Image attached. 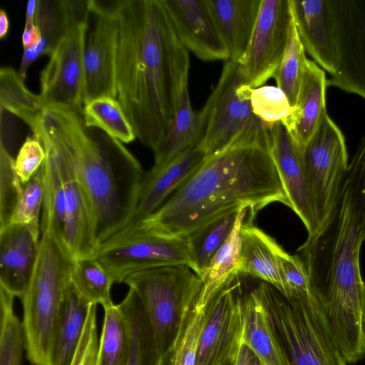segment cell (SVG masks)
Segmentation results:
<instances>
[{"instance_id":"obj_4","label":"cell","mask_w":365,"mask_h":365,"mask_svg":"<svg viewBox=\"0 0 365 365\" xmlns=\"http://www.w3.org/2000/svg\"><path fill=\"white\" fill-rule=\"evenodd\" d=\"M37 115L62 146L84 190L98 247L130 222L145 172L121 142L92 134L81 113L42 106Z\"/></svg>"},{"instance_id":"obj_38","label":"cell","mask_w":365,"mask_h":365,"mask_svg":"<svg viewBox=\"0 0 365 365\" xmlns=\"http://www.w3.org/2000/svg\"><path fill=\"white\" fill-rule=\"evenodd\" d=\"M196 303L187 314L171 348L173 365H195L199 339L208 310V304L204 307H198Z\"/></svg>"},{"instance_id":"obj_18","label":"cell","mask_w":365,"mask_h":365,"mask_svg":"<svg viewBox=\"0 0 365 365\" xmlns=\"http://www.w3.org/2000/svg\"><path fill=\"white\" fill-rule=\"evenodd\" d=\"M177 34L187 51L204 61L230 60L207 0H163Z\"/></svg>"},{"instance_id":"obj_46","label":"cell","mask_w":365,"mask_h":365,"mask_svg":"<svg viewBox=\"0 0 365 365\" xmlns=\"http://www.w3.org/2000/svg\"><path fill=\"white\" fill-rule=\"evenodd\" d=\"M234 365H262L256 354L246 344H242Z\"/></svg>"},{"instance_id":"obj_15","label":"cell","mask_w":365,"mask_h":365,"mask_svg":"<svg viewBox=\"0 0 365 365\" xmlns=\"http://www.w3.org/2000/svg\"><path fill=\"white\" fill-rule=\"evenodd\" d=\"M337 67L327 85L365 99V0H331Z\"/></svg>"},{"instance_id":"obj_52","label":"cell","mask_w":365,"mask_h":365,"mask_svg":"<svg viewBox=\"0 0 365 365\" xmlns=\"http://www.w3.org/2000/svg\"><path fill=\"white\" fill-rule=\"evenodd\" d=\"M232 365H234V364H232Z\"/></svg>"},{"instance_id":"obj_48","label":"cell","mask_w":365,"mask_h":365,"mask_svg":"<svg viewBox=\"0 0 365 365\" xmlns=\"http://www.w3.org/2000/svg\"><path fill=\"white\" fill-rule=\"evenodd\" d=\"M38 2V0H30L27 2L25 25L35 24Z\"/></svg>"},{"instance_id":"obj_21","label":"cell","mask_w":365,"mask_h":365,"mask_svg":"<svg viewBox=\"0 0 365 365\" xmlns=\"http://www.w3.org/2000/svg\"><path fill=\"white\" fill-rule=\"evenodd\" d=\"M205 157L206 155L196 147L158 171L145 172L138 191L134 212L123 229L134 226L156 211L190 178Z\"/></svg>"},{"instance_id":"obj_13","label":"cell","mask_w":365,"mask_h":365,"mask_svg":"<svg viewBox=\"0 0 365 365\" xmlns=\"http://www.w3.org/2000/svg\"><path fill=\"white\" fill-rule=\"evenodd\" d=\"M87 29L88 24L68 30L49 55L40 76L38 96L43 106L83 114Z\"/></svg>"},{"instance_id":"obj_9","label":"cell","mask_w":365,"mask_h":365,"mask_svg":"<svg viewBox=\"0 0 365 365\" xmlns=\"http://www.w3.org/2000/svg\"><path fill=\"white\" fill-rule=\"evenodd\" d=\"M302 155L319 231L337 204L349 165L344 136L327 112Z\"/></svg>"},{"instance_id":"obj_11","label":"cell","mask_w":365,"mask_h":365,"mask_svg":"<svg viewBox=\"0 0 365 365\" xmlns=\"http://www.w3.org/2000/svg\"><path fill=\"white\" fill-rule=\"evenodd\" d=\"M38 112V111H37ZM34 113L26 122L33 136L53 159L61 175L66 201V236L73 257L93 256L98 248L89 202L62 146L48 128Z\"/></svg>"},{"instance_id":"obj_7","label":"cell","mask_w":365,"mask_h":365,"mask_svg":"<svg viewBox=\"0 0 365 365\" xmlns=\"http://www.w3.org/2000/svg\"><path fill=\"white\" fill-rule=\"evenodd\" d=\"M123 283L138 295L148 315L158 357L174 345L202 287L199 276L187 265L152 268L133 273Z\"/></svg>"},{"instance_id":"obj_36","label":"cell","mask_w":365,"mask_h":365,"mask_svg":"<svg viewBox=\"0 0 365 365\" xmlns=\"http://www.w3.org/2000/svg\"><path fill=\"white\" fill-rule=\"evenodd\" d=\"M305 52L292 14V24L285 52L273 77L275 79L277 86L282 90L288 97L292 108L297 103L308 61Z\"/></svg>"},{"instance_id":"obj_1","label":"cell","mask_w":365,"mask_h":365,"mask_svg":"<svg viewBox=\"0 0 365 365\" xmlns=\"http://www.w3.org/2000/svg\"><path fill=\"white\" fill-rule=\"evenodd\" d=\"M111 7L118 25L117 100L136 138L154 153L187 88L189 52L163 0H118Z\"/></svg>"},{"instance_id":"obj_22","label":"cell","mask_w":365,"mask_h":365,"mask_svg":"<svg viewBox=\"0 0 365 365\" xmlns=\"http://www.w3.org/2000/svg\"><path fill=\"white\" fill-rule=\"evenodd\" d=\"M327 86L324 70L308 59L297 103L290 115L282 122L301 151L327 113Z\"/></svg>"},{"instance_id":"obj_24","label":"cell","mask_w":365,"mask_h":365,"mask_svg":"<svg viewBox=\"0 0 365 365\" xmlns=\"http://www.w3.org/2000/svg\"><path fill=\"white\" fill-rule=\"evenodd\" d=\"M242 309L243 344L256 354L262 365H291L275 327L253 289L242 296Z\"/></svg>"},{"instance_id":"obj_45","label":"cell","mask_w":365,"mask_h":365,"mask_svg":"<svg viewBox=\"0 0 365 365\" xmlns=\"http://www.w3.org/2000/svg\"><path fill=\"white\" fill-rule=\"evenodd\" d=\"M66 30L86 25L91 12L90 0H59Z\"/></svg>"},{"instance_id":"obj_51","label":"cell","mask_w":365,"mask_h":365,"mask_svg":"<svg viewBox=\"0 0 365 365\" xmlns=\"http://www.w3.org/2000/svg\"><path fill=\"white\" fill-rule=\"evenodd\" d=\"M361 329H362L364 339L365 341V318L362 320Z\"/></svg>"},{"instance_id":"obj_25","label":"cell","mask_w":365,"mask_h":365,"mask_svg":"<svg viewBox=\"0 0 365 365\" xmlns=\"http://www.w3.org/2000/svg\"><path fill=\"white\" fill-rule=\"evenodd\" d=\"M262 0H207L230 60L237 63L249 44Z\"/></svg>"},{"instance_id":"obj_17","label":"cell","mask_w":365,"mask_h":365,"mask_svg":"<svg viewBox=\"0 0 365 365\" xmlns=\"http://www.w3.org/2000/svg\"><path fill=\"white\" fill-rule=\"evenodd\" d=\"M270 154L289 202L308 236L318 232L302 151L282 122L269 126Z\"/></svg>"},{"instance_id":"obj_29","label":"cell","mask_w":365,"mask_h":365,"mask_svg":"<svg viewBox=\"0 0 365 365\" xmlns=\"http://www.w3.org/2000/svg\"><path fill=\"white\" fill-rule=\"evenodd\" d=\"M41 170L43 185V201L40 222L41 234H48L68 250L66 236V214L64 189L56 165L53 158L47 153Z\"/></svg>"},{"instance_id":"obj_16","label":"cell","mask_w":365,"mask_h":365,"mask_svg":"<svg viewBox=\"0 0 365 365\" xmlns=\"http://www.w3.org/2000/svg\"><path fill=\"white\" fill-rule=\"evenodd\" d=\"M97 16L95 28L86 41L84 54L83 105L94 98H117L115 73L118 36L117 19L111 1L90 0Z\"/></svg>"},{"instance_id":"obj_6","label":"cell","mask_w":365,"mask_h":365,"mask_svg":"<svg viewBox=\"0 0 365 365\" xmlns=\"http://www.w3.org/2000/svg\"><path fill=\"white\" fill-rule=\"evenodd\" d=\"M72 262L67 249L48 234H41L35 267L21 299L26 358L32 365H48L53 331L71 282Z\"/></svg>"},{"instance_id":"obj_30","label":"cell","mask_w":365,"mask_h":365,"mask_svg":"<svg viewBox=\"0 0 365 365\" xmlns=\"http://www.w3.org/2000/svg\"><path fill=\"white\" fill-rule=\"evenodd\" d=\"M130 327V345L128 365H159L152 329L144 307L135 292H128L118 304Z\"/></svg>"},{"instance_id":"obj_20","label":"cell","mask_w":365,"mask_h":365,"mask_svg":"<svg viewBox=\"0 0 365 365\" xmlns=\"http://www.w3.org/2000/svg\"><path fill=\"white\" fill-rule=\"evenodd\" d=\"M294 24L307 51L330 75L337 67L331 0H291Z\"/></svg>"},{"instance_id":"obj_49","label":"cell","mask_w":365,"mask_h":365,"mask_svg":"<svg viewBox=\"0 0 365 365\" xmlns=\"http://www.w3.org/2000/svg\"><path fill=\"white\" fill-rule=\"evenodd\" d=\"M9 31V20L5 10H0V38H5Z\"/></svg>"},{"instance_id":"obj_28","label":"cell","mask_w":365,"mask_h":365,"mask_svg":"<svg viewBox=\"0 0 365 365\" xmlns=\"http://www.w3.org/2000/svg\"><path fill=\"white\" fill-rule=\"evenodd\" d=\"M247 213L255 217L247 208H243L240 211L229 236L199 276L202 282V287L196 303L197 307H205L227 279L232 274H238L240 259V229L247 217Z\"/></svg>"},{"instance_id":"obj_34","label":"cell","mask_w":365,"mask_h":365,"mask_svg":"<svg viewBox=\"0 0 365 365\" xmlns=\"http://www.w3.org/2000/svg\"><path fill=\"white\" fill-rule=\"evenodd\" d=\"M98 365H128L130 333L128 322L118 304L104 307Z\"/></svg>"},{"instance_id":"obj_26","label":"cell","mask_w":365,"mask_h":365,"mask_svg":"<svg viewBox=\"0 0 365 365\" xmlns=\"http://www.w3.org/2000/svg\"><path fill=\"white\" fill-rule=\"evenodd\" d=\"M90 305L70 282L53 331L48 365H71L82 337Z\"/></svg>"},{"instance_id":"obj_37","label":"cell","mask_w":365,"mask_h":365,"mask_svg":"<svg viewBox=\"0 0 365 365\" xmlns=\"http://www.w3.org/2000/svg\"><path fill=\"white\" fill-rule=\"evenodd\" d=\"M14 296L0 286V365H21L24 333L14 311Z\"/></svg>"},{"instance_id":"obj_10","label":"cell","mask_w":365,"mask_h":365,"mask_svg":"<svg viewBox=\"0 0 365 365\" xmlns=\"http://www.w3.org/2000/svg\"><path fill=\"white\" fill-rule=\"evenodd\" d=\"M240 275L232 274L208 302L195 365L234 364L243 344Z\"/></svg>"},{"instance_id":"obj_42","label":"cell","mask_w":365,"mask_h":365,"mask_svg":"<svg viewBox=\"0 0 365 365\" xmlns=\"http://www.w3.org/2000/svg\"><path fill=\"white\" fill-rule=\"evenodd\" d=\"M277 257L285 297L299 299L307 296L311 292V288L304 267L299 257L287 253L279 245Z\"/></svg>"},{"instance_id":"obj_8","label":"cell","mask_w":365,"mask_h":365,"mask_svg":"<svg viewBox=\"0 0 365 365\" xmlns=\"http://www.w3.org/2000/svg\"><path fill=\"white\" fill-rule=\"evenodd\" d=\"M252 89L237 63L226 61L215 87L199 111L202 137L197 148L206 155L223 148L242 131L265 125L252 112Z\"/></svg>"},{"instance_id":"obj_39","label":"cell","mask_w":365,"mask_h":365,"mask_svg":"<svg viewBox=\"0 0 365 365\" xmlns=\"http://www.w3.org/2000/svg\"><path fill=\"white\" fill-rule=\"evenodd\" d=\"M250 103L254 115L267 126L283 122L292 110L288 97L277 86L252 88Z\"/></svg>"},{"instance_id":"obj_44","label":"cell","mask_w":365,"mask_h":365,"mask_svg":"<svg viewBox=\"0 0 365 365\" xmlns=\"http://www.w3.org/2000/svg\"><path fill=\"white\" fill-rule=\"evenodd\" d=\"M96 312L97 304H91L82 337L71 365H98L100 339Z\"/></svg>"},{"instance_id":"obj_12","label":"cell","mask_w":365,"mask_h":365,"mask_svg":"<svg viewBox=\"0 0 365 365\" xmlns=\"http://www.w3.org/2000/svg\"><path fill=\"white\" fill-rule=\"evenodd\" d=\"M292 11L291 0H262L257 19L239 69L252 88L273 78L287 47Z\"/></svg>"},{"instance_id":"obj_23","label":"cell","mask_w":365,"mask_h":365,"mask_svg":"<svg viewBox=\"0 0 365 365\" xmlns=\"http://www.w3.org/2000/svg\"><path fill=\"white\" fill-rule=\"evenodd\" d=\"M253 220L247 217L240 229V259L237 273L260 279L285 297L277 257L279 245L255 226Z\"/></svg>"},{"instance_id":"obj_35","label":"cell","mask_w":365,"mask_h":365,"mask_svg":"<svg viewBox=\"0 0 365 365\" xmlns=\"http://www.w3.org/2000/svg\"><path fill=\"white\" fill-rule=\"evenodd\" d=\"M71 282L88 302L100 304L103 308L113 304L110 289L114 282L93 256L73 259Z\"/></svg>"},{"instance_id":"obj_50","label":"cell","mask_w":365,"mask_h":365,"mask_svg":"<svg viewBox=\"0 0 365 365\" xmlns=\"http://www.w3.org/2000/svg\"><path fill=\"white\" fill-rule=\"evenodd\" d=\"M159 365H173L172 349H170L162 358H160Z\"/></svg>"},{"instance_id":"obj_5","label":"cell","mask_w":365,"mask_h":365,"mask_svg":"<svg viewBox=\"0 0 365 365\" xmlns=\"http://www.w3.org/2000/svg\"><path fill=\"white\" fill-rule=\"evenodd\" d=\"M280 338L291 365H348L319 297L288 299L269 284L253 289Z\"/></svg>"},{"instance_id":"obj_43","label":"cell","mask_w":365,"mask_h":365,"mask_svg":"<svg viewBox=\"0 0 365 365\" xmlns=\"http://www.w3.org/2000/svg\"><path fill=\"white\" fill-rule=\"evenodd\" d=\"M46 158L45 150L34 136L27 137L14 158V168L20 182L24 185L39 170Z\"/></svg>"},{"instance_id":"obj_19","label":"cell","mask_w":365,"mask_h":365,"mask_svg":"<svg viewBox=\"0 0 365 365\" xmlns=\"http://www.w3.org/2000/svg\"><path fill=\"white\" fill-rule=\"evenodd\" d=\"M41 231L9 224L0 228V286L21 299L30 282L38 256Z\"/></svg>"},{"instance_id":"obj_2","label":"cell","mask_w":365,"mask_h":365,"mask_svg":"<svg viewBox=\"0 0 365 365\" xmlns=\"http://www.w3.org/2000/svg\"><path fill=\"white\" fill-rule=\"evenodd\" d=\"M277 202L289 207L270 154L269 127L262 125L242 131L223 148L206 155L156 211L106 243L145 235L187 236L231 211L247 208L255 215Z\"/></svg>"},{"instance_id":"obj_3","label":"cell","mask_w":365,"mask_h":365,"mask_svg":"<svg viewBox=\"0 0 365 365\" xmlns=\"http://www.w3.org/2000/svg\"><path fill=\"white\" fill-rule=\"evenodd\" d=\"M364 241L365 136L349 162L333 212L317 233L308 236L296 253L350 364L365 359L361 329L365 318V282L360 266Z\"/></svg>"},{"instance_id":"obj_40","label":"cell","mask_w":365,"mask_h":365,"mask_svg":"<svg viewBox=\"0 0 365 365\" xmlns=\"http://www.w3.org/2000/svg\"><path fill=\"white\" fill-rule=\"evenodd\" d=\"M43 201V177L40 168L31 180L24 185L8 225H28L41 231L40 222Z\"/></svg>"},{"instance_id":"obj_47","label":"cell","mask_w":365,"mask_h":365,"mask_svg":"<svg viewBox=\"0 0 365 365\" xmlns=\"http://www.w3.org/2000/svg\"><path fill=\"white\" fill-rule=\"evenodd\" d=\"M39 39V31L36 24L34 25H25L21 37L24 50L37 45Z\"/></svg>"},{"instance_id":"obj_33","label":"cell","mask_w":365,"mask_h":365,"mask_svg":"<svg viewBox=\"0 0 365 365\" xmlns=\"http://www.w3.org/2000/svg\"><path fill=\"white\" fill-rule=\"evenodd\" d=\"M35 24L40 39L37 45L24 50L19 73L25 80L28 68L38 58L50 55L61 36L67 31L59 0H38Z\"/></svg>"},{"instance_id":"obj_32","label":"cell","mask_w":365,"mask_h":365,"mask_svg":"<svg viewBox=\"0 0 365 365\" xmlns=\"http://www.w3.org/2000/svg\"><path fill=\"white\" fill-rule=\"evenodd\" d=\"M83 118L89 128H98L122 143L136 138L133 128L117 98L103 96L84 103Z\"/></svg>"},{"instance_id":"obj_41","label":"cell","mask_w":365,"mask_h":365,"mask_svg":"<svg viewBox=\"0 0 365 365\" xmlns=\"http://www.w3.org/2000/svg\"><path fill=\"white\" fill-rule=\"evenodd\" d=\"M14 163V158L11 153L1 143L0 228L8 225L11 212L24 187L16 175Z\"/></svg>"},{"instance_id":"obj_31","label":"cell","mask_w":365,"mask_h":365,"mask_svg":"<svg viewBox=\"0 0 365 365\" xmlns=\"http://www.w3.org/2000/svg\"><path fill=\"white\" fill-rule=\"evenodd\" d=\"M241 210L221 215L186 236L189 246L190 267L198 276L229 236Z\"/></svg>"},{"instance_id":"obj_27","label":"cell","mask_w":365,"mask_h":365,"mask_svg":"<svg viewBox=\"0 0 365 365\" xmlns=\"http://www.w3.org/2000/svg\"><path fill=\"white\" fill-rule=\"evenodd\" d=\"M201 137L202 123L199 111L193 110L188 89L186 88L165 139L154 152V165L150 171L161 170L182 154L196 148Z\"/></svg>"},{"instance_id":"obj_14","label":"cell","mask_w":365,"mask_h":365,"mask_svg":"<svg viewBox=\"0 0 365 365\" xmlns=\"http://www.w3.org/2000/svg\"><path fill=\"white\" fill-rule=\"evenodd\" d=\"M93 256L118 284L145 269L178 264L190 267L186 236L140 235L101 245Z\"/></svg>"}]
</instances>
